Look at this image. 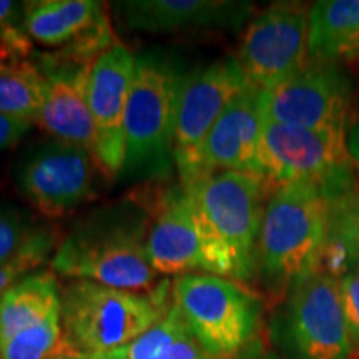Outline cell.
<instances>
[{"label": "cell", "mask_w": 359, "mask_h": 359, "mask_svg": "<svg viewBox=\"0 0 359 359\" xmlns=\"http://www.w3.org/2000/svg\"><path fill=\"white\" fill-rule=\"evenodd\" d=\"M250 87L238 58H223L180 75L173 138L180 185L190 187L201 178V150L206 137L233 98Z\"/></svg>", "instance_id": "9c48e42d"}, {"label": "cell", "mask_w": 359, "mask_h": 359, "mask_svg": "<svg viewBox=\"0 0 359 359\" xmlns=\"http://www.w3.org/2000/svg\"><path fill=\"white\" fill-rule=\"evenodd\" d=\"M120 19L137 32L163 34L191 29H238L253 4L224 0H128L116 2Z\"/></svg>", "instance_id": "ac0fdd59"}, {"label": "cell", "mask_w": 359, "mask_h": 359, "mask_svg": "<svg viewBox=\"0 0 359 359\" xmlns=\"http://www.w3.org/2000/svg\"><path fill=\"white\" fill-rule=\"evenodd\" d=\"M37 64L47 88L35 123L55 140L82 147L93 155L95 127L87 98L88 74L93 62H80L57 52L42 55Z\"/></svg>", "instance_id": "2e32d148"}, {"label": "cell", "mask_w": 359, "mask_h": 359, "mask_svg": "<svg viewBox=\"0 0 359 359\" xmlns=\"http://www.w3.org/2000/svg\"><path fill=\"white\" fill-rule=\"evenodd\" d=\"M309 8L276 2L255 17L240 47V62L251 87H276L309 64Z\"/></svg>", "instance_id": "7c38bea8"}, {"label": "cell", "mask_w": 359, "mask_h": 359, "mask_svg": "<svg viewBox=\"0 0 359 359\" xmlns=\"http://www.w3.org/2000/svg\"><path fill=\"white\" fill-rule=\"evenodd\" d=\"M30 127L32 123L27 120L0 114V151L15 147Z\"/></svg>", "instance_id": "83f0119b"}, {"label": "cell", "mask_w": 359, "mask_h": 359, "mask_svg": "<svg viewBox=\"0 0 359 359\" xmlns=\"http://www.w3.org/2000/svg\"><path fill=\"white\" fill-rule=\"evenodd\" d=\"M348 151H349V156H351V160L359 167V123L353 128L351 135H349Z\"/></svg>", "instance_id": "4dcf8cb0"}, {"label": "cell", "mask_w": 359, "mask_h": 359, "mask_svg": "<svg viewBox=\"0 0 359 359\" xmlns=\"http://www.w3.org/2000/svg\"><path fill=\"white\" fill-rule=\"evenodd\" d=\"M48 359H90V356H87V354H82V353L75 351V349H72V348L67 346L65 343H62V346L58 348L57 351L53 353Z\"/></svg>", "instance_id": "f546056e"}, {"label": "cell", "mask_w": 359, "mask_h": 359, "mask_svg": "<svg viewBox=\"0 0 359 359\" xmlns=\"http://www.w3.org/2000/svg\"><path fill=\"white\" fill-rule=\"evenodd\" d=\"M60 290L57 275L50 269L27 275L4 291L0 294V346L60 308Z\"/></svg>", "instance_id": "ffe728a7"}, {"label": "cell", "mask_w": 359, "mask_h": 359, "mask_svg": "<svg viewBox=\"0 0 359 359\" xmlns=\"http://www.w3.org/2000/svg\"><path fill=\"white\" fill-rule=\"evenodd\" d=\"M258 98V88H246L219 115L201 150V178L217 172L263 178L259 163L263 118Z\"/></svg>", "instance_id": "e0dca14e"}, {"label": "cell", "mask_w": 359, "mask_h": 359, "mask_svg": "<svg viewBox=\"0 0 359 359\" xmlns=\"http://www.w3.org/2000/svg\"><path fill=\"white\" fill-rule=\"evenodd\" d=\"M24 29L34 42L82 62H93L115 43L107 8L95 0L25 2Z\"/></svg>", "instance_id": "9a60e30c"}, {"label": "cell", "mask_w": 359, "mask_h": 359, "mask_svg": "<svg viewBox=\"0 0 359 359\" xmlns=\"http://www.w3.org/2000/svg\"><path fill=\"white\" fill-rule=\"evenodd\" d=\"M57 235L52 228H39L15 257L0 264V294L47 262L55 250Z\"/></svg>", "instance_id": "cb8c5ba5"}, {"label": "cell", "mask_w": 359, "mask_h": 359, "mask_svg": "<svg viewBox=\"0 0 359 359\" xmlns=\"http://www.w3.org/2000/svg\"><path fill=\"white\" fill-rule=\"evenodd\" d=\"M64 343L60 308L0 346L2 359H48Z\"/></svg>", "instance_id": "603a6c76"}, {"label": "cell", "mask_w": 359, "mask_h": 359, "mask_svg": "<svg viewBox=\"0 0 359 359\" xmlns=\"http://www.w3.org/2000/svg\"><path fill=\"white\" fill-rule=\"evenodd\" d=\"M170 286L160 281L151 291H127L72 280L60 290L64 343L90 358L132 343L172 308Z\"/></svg>", "instance_id": "3957f363"}, {"label": "cell", "mask_w": 359, "mask_h": 359, "mask_svg": "<svg viewBox=\"0 0 359 359\" xmlns=\"http://www.w3.org/2000/svg\"><path fill=\"white\" fill-rule=\"evenodd\" d=\"M201 359H213V358H208V356H205V358H201Z\"/></svg>", "instance_id": "1f68e13d"}, {"label": "cell", "mask_w": 359, "mask_h": 359, "mask_svg": "<svg viewBox=\"0 0 359 359\" xmlns=\"http://www.w3.org/2000/svg\"><path fill=\"white\" fill-rule=\"evenodd\" d=\"M185 188L210 233L230 259L233 280H251L258 269L264 180L238 172H217Z\"/></svg>", "instance_id": "ba28073f"}, {"label": "cell", "mask_w": 359, "mask_h": 359, "mask_svg": "<svg viewBox=\"0 0 359 359\" xmlns=\"http://www.w3.org/2000/svg\"><path fill=\"white\" fill-rule=\"evenodd\" d=\"M309 58H359V0H321L309 7Z\"/></svg>", "instance_id": "d6986e66"}, {"label": "cell", "mask_w": 359, "mask_h": 359, "mask_svg": "<svg viewBox=\"0 0 359 359\" xmlns=\"http://www.w3.org/2000/svg\"><path fill=\"white\" fill-rule=\"evenodd\" d=\"M147 255L158 275L205 273L233 280V268L185 187L163 191L148 223ZM235 281V280H233Z\"/></svg>", "instance_id": "30bf717a"}, {"label": "cell", "mask_w": 359, "mask_h": 359, "mask_svg": "<svg viewBox=\"0 0 359 359\" xmlns=\"http://www.w3.org/2000/svg\"><path fill=\"white\" fill-rule=\"evenodd\" d=\"M95 167L85 148L55 140L27 160L20 188L43 217L60 218L92 196Z\"/></svg>", "instance_id": "5bb4252c"}, {"label": "cell", "mask_w": 359, "mask_h": 359, "mask_svg": "<svg viewBox=\"0 0 359 359\" xmlns=\"http://www.w3.org/2000/svg\"><path fill=\"white\" fill-rule=\"evenodd\" d=\"M338 286L349 339L354 351H359V268L349 269L338 278Z\"/></svg>", "instance_id": "4316f807"}, {"label": "cell", "mask_w": 359, "mask_h": 359, "mask_svg": "<svg viewBox=\"0 0 359 359\" xmlns=\"http://www.w3.org/2000/svg\"><path fill=\"white\" fill-rule=\"evenodd\" d=\"M137 58L122 43L103 50L90 67L87 98L95 127L93 161L107 178H118L125 165V111Z\"/></svg>", "instance_id": "4fadbf2b"}, {"label": "cell", "mask_w": 359, "mask_h": 359, "mask_svg": "<svg viewBox=\"0 0 359 359\" xmlns=\"http://www.w3.org/2000/svg\"><path fill=\"white\" fill-rule=\"evenodd\" d=\"M172 303L205 356L230 359L258 330L262 302L238 281L205 273L175 278Z\"/></svg>", "instance_id": "277c9868"}, {"label": "cell", "mask_w": 359, "mask_h": 359, "mask_svg": "<svg viewBox=\"0 0 359 359\" xmlns=\"http://www.w3.org/2000/svg\"><path fill=\"white\" fill-rule=\"evenodd\" d=\"M259 163L271 191L291 183H306L323 188L336 200L351 193L346 132L286 127L263 120Z\"/></svg>", "instance_id": "52a82bcc"}, {"label": "cell", "mask_w": 359, "mask_h": 359, "mask_svg": "<svg viewBox=\"0 0 359 359\" xmlns=\"http://www.w3.org/2000/svg\"><path fill=\"white\" fill-rule=\"evenodd\" d=\"M25 2H11V0H0V32H7L12 29L24 27Z\"/></svg>", "instance_id": "f1b7e54d"}, {"label": "cell", "mask_w": 359, "mask_h": 359, "mask_svg": "<svg viewBox=\"0 0 359 359\" xmlns=\"http://www.w3.org/2000/svg\"><path fill=\"white\" fill-rule=\"evenodd\" d=\"M258 102L264 122L346 132L351 82L336 62L309 60L286 82L259 90Z\"/></svg>", "instance_id": "8fae6325"}, {"label": "cell", "mask_w": 359, "mask_h": 359, "mask_svg": "<svg viewBox=\"0 0 359 359\" xmlns=\"http://www.w3.org/2000/svg\"><path fill=\"white\" fill-rule=\"evenodd\" d=\"M178 80L168 62L154 55L137 58L125 111L122 175L165 178L172 170Z\"/></svg>", "instance_id": "5b68a950"}, {"label": "cell", "mask_w": 359, "mask_h": 359, "mask_svg": "<svg viewBox=\"0 0 359 359\" xmlns=\"http://www.w3.org/2000/svg\"><path fill=\"white\" fill-rule=\"evenodd\" d=\"M326 190L291 183L271 191L264 206L258 240V271L268 291L286 293L320 269L331 238L333 206Z\"/></svg>", "instance_id": "6da1fadb"}, {"label": "cell", "mask_w": 359, "mask_h": 359, "mask_svg": "<svg viewBox=\"0 0 359 359\" xmlns=\"http://www.w3.org/2000/svg\"><path fill=\"white\" fill-rule=\"evenodd\" d=\"M45 88V77L34 58L0 64V114L35 123Z\"/></svg>", "instance_id": "7402d4cb"}, {"label": "cell", "mask_w": 359, "mask_h": 359, "mask_svg": "<svg viewBox=\"0 0 359 359\" xmlns=\"http://www.w3.org/2000/svg\"><path fill=\"white\" fill-rule=\"evenodd\" d=\"M198 341L188 330L175 304L161 320L133 339L132 343L114 351L98 354L90 359H201Z\"/></svg>", "instance_id": "44dd1931"}, {"label": "cell", "mask_w": 359, "mask_h": 359, "mask_svg": "<svg viewBox=\"0 0 359 359\" xmlns=\"http://www.w3.org/2000/svg\"><path fill=\"white\" fill-rule=\"evenodd\" d=\"M148 223L143 213L122 206L98 213L57 246L50 269L69 280L151 291L158 286L160 275L148 262Z\"/></svg>", "instance_id": "7a4b0ae2"}, {"label": "cell", "mask_w": 359, "mask_h": 359, "mask_svg": "<svg viewBox=\"0 0 359 359\" xmlns=\"http://www.w3.org/2000/svg\"><path fill=\"white\" fill-rule=\"evenodd\" d=\"M0 359H2V351H0Z\"/></svg>", "instance_id": "d6a6232c"}, {"label": "cell", "mask_w": 359, "mask_h": 359, "mask_svg": "<svg viewBox=\"0 0 359 359\" xmlns=\"http://www.w3.org/2000/svg\"><path fill=\"white\" fill-rule=\"evenodd\" d=\"M338 236L349 263L359 268V195L349 193L333 206L331 236Z\"/></svg>", "instance_id": "d4e9b609"}, {"label": "cell", "mask_w": 359, "mask_h": 359, "mask_svg": "<svg viewBox=\"0 0 359 359\" xmlns=\"http://www.w3.org/2000/svg\"><path fill=\"white\" fill-rule=\"evenodd\" d=\"M271 338L283 359L351 356L338 278L318 269L296 283L273 316Z\"/></svg>", "instance_id": "8992f818"}, {"label": "cell", "mask_w": 359, "mask_h": 359, "mask_svg": "<svg viewBox=\"0 0 359 359\" xmlns=\"http://www.w3.org/2000/svg\"><path fill=\"white\" fill-rule=\"evenodd\" d=\"M37 230L24 215L0 208V264L15 257Z\"/></svg>", "instance_id": "484cf974"}]
</instances>
